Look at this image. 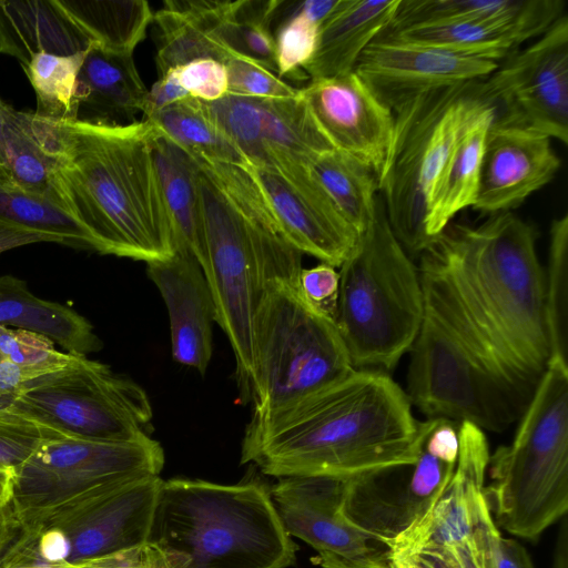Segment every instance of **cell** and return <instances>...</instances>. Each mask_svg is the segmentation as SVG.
Wrapping results in <instances>:
<instances>
[{"label": "cell", "instance_id": "6da1fadb", "mask_svg": "<svg viewBox=\"0 0 568 568\" xmlns=\"http://www.w3.org/2000/svg\"><path fill=\"white\" fill-rule=\"evenodd\" d=\"M535 227L510 212L449 223L419 254L424 312L519 418L550 362Z\"/></svg>", "mask_w": 568, "mask_h": 568}, {"label": "cell", "instance_id": "7a4b0ae2", "mask_svg": "<svg viewBox=\"0 0 568 568\" xmlns=\"http://www.w3.org/2000/svg\"><path fill=\"white\" fill-rule=\"evenodd\" d=\"M436 418L418 420L388 373L354 368L245 427L241 462L277 478L346 479L413 465Z\"/></svg>", "mask_w": 568, "mask_h": 568}, {"label": "cell", "instance_id": "3957f363", "mask_svg": "<svg viewBox=\"0 0 568 568\" xmlns=\"http://www.w3.org/2000/svg\"><path fill=\"white\" fill-rule=\"evenodd\" d=\"M55 193L94 251L151 263L174 253L171 221L152 155V126L58 122Z\"/></svg>", "mask_w": 568, "mask_h": 568}, {"label": "cell", "instance_id": "277c9868", "mask_svg": "<svg viewBox=\"0 0 568 568\" xmlns=\"http://www.w3.org/2000/svg\"><path fill=\"white\" fill-rule=\"evenodd\" d=\"M195 160L204 239L201 267L215 322L233 349L241 397L248 403L255 312L272 282L300 276L303 254L284 237L243 164Z\"/></svg>", "mask_w": 568, "mask_h": 568}, {"label": "cell", "instance_id": "5b68a950", "mask_svg": "<svg viewBox=\"0 0 568 568\" xmlns=\"http://www.w3.org/2000/svg\"><path fill=\"white\" fill-rule=\"evenodd\" d=\"M297 549L266 485L174 478L159 486L141 546L74 568H287Z\"/></svg>", "mask_w": 568, "mask_h": 568}, {"label": "cell", "instance_id": "8992f818", "mask_svg": "<svg viewBox=\"0 0 568 568\" xmlns=\"http://www.w3.org/2000/svg\"><path fill=\"white\" fill-rule=\"evenodd\" d=\"M335 325L356 369L388 373L424 318L418 267L388 223L381 195L368 226L339 265Z\"/></svg>", "mask_w": 568, "mask_h": 568}, {"label": "cell", "instance_id": "52a82bcc", "mask_svg": "<svg viewBox=\"0 0 568 568\" xmlns=\"http://www.w3.org/2000/svg\"><path fill=\"white\" fill-rule=\"evenodd\" d=\"M508 445L489 457L496 525L537 541L568 509V365L550 361Z\"/></svg>", "mask_w": 568, "mask_h": 568}, {"label": "cell", "instance_id": "ba28073f", "mask_svg": "<svg viewBox=\"0 0 568 568\" xmlns=\"http://www.w3.org/2000/svg\"><path fill=\"white\" fill-rule=\"evenodd\" d=\"M493 106L484 80H477L427 91L393 112L378 192L390 229L409 256L432 243L426 232L429 201L457 139Z\"/></svg>", "mask_w": 568, "mask_h": 568}, {"label": "cell", "instance_id": "9c48e42d", "mask_svg": "<svg viewBox=\"0 0 568 568\" xmlns=\"http://www.w3.org/2000/svg\"><path fill=\"white\" fill-rule=\"evenodd\" d=\"M298 277L272 282L252 328L254 413L304 397L354 369L332 317L302 294Z\"/></svg>", "mask_w": 568, "mask_h": 568}, {"label": "cell", "instance_id": "30bf717a", "mask_svg": "<svg viewBox=\"0 0 568 568\" xmlns=\"http://www.w3.org/2000/svg\"><path fill=\"white\" fill-rule=\"evenodd\" d=\"M450 478L426 510L387 542V568H495L500 538L485 496L489 445L478 426L462 422Z\"/></svg>", "mask_w": 568, "mask_h": 568}, {"label": "cell", "instance_id": "8fae6325", "mask_svg": "<svg viewBox=\"0 0 568 568\" xmlns=\"http://www.w3.org/2000/svg\"><path fill=\"white\" fill-rule=\"evenodd\" d=\"M8 409L51 433L92 442L135 440L150 435L152 422L141 386L77 355L63 368L24 383Z\"/></svg>", "mask_w": 568, "mask_h": 568}, {"label": "cell", "instance_id": "7c38bea8", "mask_svg": "<svg viewBox=\"0 0 568 568\" xmlns=\"http://www.w3.org/2000/svg\"><path fill=\"white\" fill-rule=\"evenodd\" d=\"M163 448L150 435L92 442L51 433L14 473L11 510L20 529L41 517L122 484L159 476Z\"/></svg>", "mask_w": 568, "mask_h": 568}, {"label": "cell", "instance_id": "4fadbf2b", "mask_svg": "<svg viewBox=\"0 0 568 568\" xmlns=\"http://www.w3.org/2000/svg\"><path fill=\"white\" fill-rule=\"evenodd\" d=\"M460 423L436 418L415 464L344 479L342 510L386 546L430 505L456 467Z\"/></svg>", "mask_w": 568, "mask_h": 568}, {"label": "cell", "instance_id": "5bb4252c", "mask_svg": "<svg viewBox=\"0 0 568 568\" xmlns=\"http://www.w3.org/2000/svg\"><path fill=\"white\" fill-rule=\"evenodd\" d=\"M486 79L497 106L495 120L568 141V17L523 50H516Z\"/></svg>", "mask_w": 568, "mask_h": 568}, {"label": "cell", "instance_id": "9a60e30c", "mask_svg": "<svg viewBox=\"0 0 568 568\" xmlns=\"http://www.w3.org/2000/svg\"><path fill=\"white\" fill-rule=\"evenodd\" d=\"M270 493L286 532L308 544L322 568H387L388 547L342 510L344 479L284 477Z\"/></svg>", "mask_w": 568, "mask_h": 568}, {"label": "cell", "instance_id": "2e32d148", "mask_svg": "<svg viewBox=\"0 0 568 568\" xmlns=\"http://www.w3.org/2000/svg\"><path fill=\"white\" fill-rule=\"evenodd\" d=\"M209 116L245 160L274 170L287 163L311 165L334 149L313 118L301 89L292 98L256 99L226 93L203 102Z\"/></svg>", "mask_w": 568, "mask_h": 568}, {"label": "cell", "instance_id": "e0dca14e", "mask_svg": "<svg viewBox=\"0 0 568 568\" xmlns=\"http://www.w3.org/2000/svg\"><path fill=\"white\" fill-rule=\"evenodd\" d=\"M162 479L149 476L84 498L21 529L55 528L63 537L64 568L122 552L143 544Z\"/></svg>", "mask_w": 568, "mask_h": 568}, {"label": "cell", "instance_id": "ac0fdd59", "mask_svg": "<svg viewBox=\"0 0 568 568\" xmlns=\"http://www.w3.org/2000/svg\"><path fill=\"white\" fill-rule=\"evenodd\" d=\"M284 237L302 254L339 267L358 239L311 165L288 163L276 170L243 164Z\"/></svg>", "mask_w": 568, "mask_h": 568}, {"label": "cell", "instance_id": "d6986e66", "mask_svg": "<svg viewBox=\"0 0 568 568\" xmlns=\"http://www.w3.org/2000/svg\"><path fill=\"white\" fill-rule=\"evenodd\" d=\"M497 67L495 61L379 34L364 50L354 71L373 94L394 112L427 91L484 80Z\"/></svg>", "mask_w": 568, "mask_h": 568}, {"label": "cell", "instance_id": "ffe728a7", "mask_svg": "<svg viewBox=\"0 0 568 568\" xmlns=\"http://www.w3.org/2000/svg\"><path fill=\"white\" fill-rule=\"evenodd\" d=\"M301 93L334 149L368 165L378 179L393 136V112L355 71L311 80Z\"/></svg>", "mask_w": 568, "mask_h": 568}, {"label": "cell", "instance_id": "44dd1931", "mask_svg": "<svg viewBox=\"0 0 568 568\" xmlns=\"http://www.w3.org/2000/svg\"><path fill=\"white\" fill-rule=\"evenodd\" d=\"M560 165L549 136L494 119L471 207L489 215L510 212L551 182Z\"/></svg>", "mask_w": 568, "mask_h": 568}, {"label": "cell", "instance_id": "7402d4cb", "mask_svg": "<svg viewBox=\"0 0 568 568\" xmlns=\"http://www.w3.org/2000/svg\"><path fill=\"white\" fill-rule=\"evenodd\" d=\"M146 274L168 308L172 357L204 375L212 357L216 315L199 261L186 251L175 250L165 260L146 263Z\"/></svg>", "mask_w": 568, "mask_h": 568}, {"label": "cell", "instance_id": "603a6c76", "mask_svg": "<svg viewBox=\"0 0 568 568\" xmlns=\"http://www.w3.org/2000/svg\"><path fill=\"white\" fill-rule=\"evenodd\" d=\"M148 95L133 54L91 43L77 79V120L126 124L143 112Z\"/></svg>", "mask_w": 568, "mask_h": 568}, {"label": "cell", "instance_id": "cb8c5ba5", "mask_svg": "<svg viewBox=\"0 0 568 568\" xmlns=\"http://www.w3.org/2000/svg\"><path fill=\"white\" fill-rule=\"evenodd\" d=\"M399 1L338 0L303 68L306 77L317 80L353 72L364 50L392 23Z\"/></svg>", "mask_w": 568, "mask_h": 568}, {"label": "cell", "instance_id": "d4e9b609", "mask_svg": "<svg viewBox=\"0 0 568 568\" xmlns=\"http://www.w3.org/2000/svg\"><path fill=\"white\" fill-rule=\"evenodd\" d=\"M233 1L168 0L153 13L156 24L158 77L190 61L212 58L225 62L232 53L217 36Z\"/></svg>", "mask_w": 568, "mask_h": 568}, {"label": "cell", "instance_id": "484cf974", "mask_svg": "<svg viewBox=\"0 0 568 568\" xmlns=\"http://www.w3.org/2000/svg\"><path fill=\"white\" fill-rule=\"evenodd\" d=\"M564 8L561 0H400L387 29L483 20L513 28L526 42L546 32Z\"/></svg>", "mask_w": 568, "mask_h": 568}, {"label": "cell", "instance_id": "4316f807", "mask_svg": "<svg viewBox=\"0 0 568 568\" xmlns=\"http://www.w3.org/2000/svg\"><path fill=\"white\" fill-rule=\"evenodd\" d=\"M90 44L57 0H0V52L21 65L39 53L71 55Z\"/></svg>", "mask_w": 568, "mask_h": 568}, {"label": "cell", "instance_id": "83f0119b", "mask_svg": "<svg viewBox=\"0 0 568 568\" xmlns=\"http://www.w3.org/2000/svg\"><path fill=\"white\" fill-rule=\"evenodd\" d=\"M4 162L0 176L30 193L58 204L55 173L59 155L58 122L18 111L7 103L3 114Z\"/></svg>", "mask_w": 568, "mask_h": 568}, {"label": "cell", "instance_id": "f1b7e54d", "mask_svg": "<svg viewBox=\"0 0 568 568\" xmlns=\"http://www.w3.org/2000/svg\"><path fill=\"white\" fill-rule=\"evenodd\" d=\"M0 325L45 336L77 356L102 348L88 320L69 306L39 298L12 275L0 276Z\"/></svg>", "mask_w": 568, "mask_h": 568}, {"label": "cell", "instance_id": "f546056e", "mask_svg": "<svg viewBox=\"0 0 568 568\" xmlns=\"http://www.w3.org/2000/svg\"><path fill=\"white\" fill-rule=\"evenodd\" d=\"M151 145L171 221L174 250L191 253L201 265L204 258V239L199 205L197 162L154 128Z\"/></svg>", "mask_w": 568, "mask_h": 568}, {"label": "cell", "instance_id": "4dcf8cb0", "mask_svg": "<svg viewBox=\"0 0 568 568\" xmlns=\"http://www.w3.org/2000/svg\"><path fill=\"white\" fill-rule=\"evenodd\" d=\"M496 113V106L488 109L457 139L429 201L426 232L432 242L457 213L473 206L486 136Z\"/></svg>", "mask_w": 568, "mask_h": 568}, {"label": "cell", "instance_id": "1f68e13d", "mask_svg": "<svg viewBox=\"0 0 568 568\" xmlns=\"http://www.w3.org/2000/svg\"><path fill=\"white\" fill-rule=\"evenodd\" d=\"M381 34L497 63L524 43L519 33L513 28L483 20L447 21L386 29Z\"/></svg>", "mask_w": 568, "mask_h": 568}, {"label": "cell", "instance_id": "d6a6232c", "mask_svg": "<svg viewBox=\"0 0 568 568\" xmlns=\"http://www.w3.org/2000/svg\"><path fill=\"white\" fill-rule=\"evenodd\" d=\"M83 36L99 47L133 54L153 12L144 0H57Z\"/></svg>", "mask_w": 568, "mask_h": 568}, {"label": "cell", "instance_id": "836d02e7", "mask_svg": "<svg viewBox=\"0 0 568 568\" xmlns=\"http://www.w3.org/2000/svg\"><path fill=\"white\" fill-rule=\"evenodd\" d=\"M311 169L343 216L361 234L373 220L379 196L374 171L336 149L314 159Z\"/></svg>", "mask_w": 568, "mask_h": 568}, {"label": "cell", "instance_id": "e575fe53", "mask_svg": "<svg viewBox=\"0 0 568 568\" xmlns=\"http://www.w3.org/2000/svg\"><path fill=\"white\" fill-rule=\"evenodd\" d=\"M142 120L194 158L245 164L243 156L209 116L200 100L187 98Z\"/></svg>", "mask_w": 568, "mask_h": 568}, {"label": "cell", "instance_id": "d590c367", "mask_svg": "<svg viewBox=\"0 0 568 568\" xmlns=\"http://www.w3.org/2000/svg\"><path fill=\"white\" fill-rule=\"evenodd\" d=\"M0 221L57 236L67 245L94 250L90 235L60 204L24 191L1 176Z\"/></svg>", "mask_w": 568, "mask_h": 568}, {"label": "cell", "instance_id": "8d00e7d4", "mask_svg": "<svg viewBox=\"0 0 568 568\" xmlns=\"http://www.w3.org/2000/svg\"><path fill=\"white\" fill-rule=\"evenodd\" d=\"M85 51L71 55L36 54L21 65L36 93L38 118L51 122L78 118L77 79Z\"/></svg>", "mask_w": 568, "mask_h": 568}, {"label": "cell", "instance_id": "74e56055", "mask_svg": "<svg viewBox=\"0 0 568 568\" xmlns=\"http://www.w3.org/2000/svg\"><path fill=\"white\" fill-rule=\"evenodd\" d=\"M281 1L235 0L217 28L219 38L232 53L254 60L275 73L272 26Z\"/></svg>", "mask_w": 568, "mask_h": 568}, {"label": "cell", "instance_id": "f35d334b", "mask_svg": "<svg viewBox=\"0 0 568 568\" xmlns=\"http://www.w3.org/2000/svg\"><path fill=\"white\" fill-rule=\"evenodd\" d=\"M545 270V310L550 361L568 365V213L554 219L549 229Z\"/></svg>", "mask_w": 568, "mask_h": 568}, {"label": "cell", "instance_id": "ab89813d", "mask_svg": "<svg viewBox=\"0 0 568 568\" xmlns=\"http://www.w3.org/2000/svg\"><path fill=\"white\" fill-rule=\"evenodd\" d=\"M273 31L276 73L280 78H307L303 68L312 59L321 24L306 11L303 1H281ZM275 21V20H274Z\"/></svg>", "mask_w": 568, "mask_h": 568}, {"label": "cell", "instance_id": "60d3db41", "mask_svg": "<svg viewBox=\"0 0 568 568\" xmlns=\"http://www.w3.org/2000/svg\"><path fill=\"white\" fill-rule=\"evenodd\" d=\"M0 355L9 363L49 374L67 366L73 358L70 353L54 348V343L37 333L0 325Z\"/></svg>", "mask_w": 568, "mask_h": 568}, {"label": "cell", "instance_id": "b9f144b4", "mask_svg": "<svg viewBox=\"0 0 568 568\" xmlns=\"http://www.w3.org/2000/svg\"><path fill=\"white\" fill-rule=\"evenodd\" d=\"M227 93L256 99L292 98L300 93L288 82L263 64L242 55H232L225 62Z\"/></svg>", "mask_w": 568, "mask_h": 568}, {"label": "cell", "instance_id": "7bdbcfd3", "mask_svg": "<svg viewBox=\"0 0 568 568\" xmlns=\"http://www.w3.org/2000/svg\"><path fill=\"white\" fill-rule=\"evenodd\" d=\"M50 434L34 422L10 409L0 410V470L14 473Z\"/></svg>", "mask_w": 568, "mask_h": 568}, {"label": "cell", "instance_id": "ee69618b", "mask_svg": "<svg viewBox=\"0 0 568 568\" xmlns=\"http://www.w3.org/2000/svg\"><path fill=\"white\" fill-rule=\"evenodd\" d=\"M173 69L190 98L214 102L227 93V72L224 62L204 58Z\"/></svg>", "mask_w": 568, "mask_h": 568}, {"label": "cell", "instance_id": "f6af8a7d", "mask_svg": "<svg viewBox=\"0 0 568 568\" xmlns=\"http://www.w3.org/2000/svg\"><path fill=\"white\" fill-rule=\"evenodd\" d=\"M298 285L303 296L314 307L334 320L339 287L336 267L320 263L310 268H302Z\"/></svg>", "mask_w": 568, "mask_h": 568}, {"label": "cell", "instance_id": "bcb514c9", "mask_svg": "<svg viewBox=\"0 0 568 568\" xmlns=\"http://www.w3.org/2000/svg\"><path fill=\"white\" fill-rule=\"evenodd\" d=\"M187 98L190 95L181 87L175 70L170 69L159 75L151 89H148L142 119H146L159 110Z\"/></svg>", "mask_w": 568, "mask_h": 568}, {"label": "cell", "instance_id": "7dc6e473", "mask_svg": "<svg viewBox=\"0 0 568 568\" xmlns=\"http://www.w3.org/2000/svg\"><path fill=\"white\" fill-rule=\"evenodd\" d=\"M40 242L64 244V242L57 236L33 232L0 221V253Z\"/></svg>", "mask_w": 568, "mask_h": 568}, {"label": "cell", "instance_id": "c3c4849f", "mask_svg": "<svg viewBox=\"0 0 568 568\" xmlns=\"http://www.w3.org/2000/svg\"><path fill=\"white\" fill-rule=\"evenodd\" d=\"M495 568H535L527 549L514 538L501 537L498 544Z\"/></svg>", "mask_w": 568, "mask_h": 568}, {"label": "cell", "instance_id": "681fc988", "mask_svg": "<svg viewBox=\"0 0 568 568\" xmlns=\"http://www.w3.org/2000/svg\"><path fill=\"white\" fill-rule=\"evenodd\" d=\"M41 376L38 373L16 366L0 355V393L16 394L24 383Z\"/></svg>", "mask_w": 568, "mask_h": 568}, {"label": "cell", "instance_id": "f907efd6", "mask_svg": "<svg viewBox=\"0 0 568 568\" xmlns=\"http://www.w3.org/2000/svg\"><path fill=\"white\" fill-rule=\"evenodd\" d=\"M20 534V525L11 508L0 515V561Z\"/></svg>", "mask_w": 568, "mask_h": 568}, {"label": "cell", "instance_id": "816d5d0a", "mask_svg": "<svg viewBox=\"0 0 568 568\" xmlns=\"http://www.w3.org/2000/svg\"><path fill=\"white\" fill-rule=\"evenodd\" d=\"M552 568H568V524L567 515L560 519L556 540Z\"/></svg>", "mask_w": 568, "mask_h": 568}, {"label": "cell", "instance_id": "f5cc1de1", "mask_svg": "<svg viewBox=\"0 0 568 568\" xmlns=\"http://www.w3.org/2000/svg\"><path fill=\"white\" fill-rule=\"evenodd\" d=\"M13 474L0 470V515L11 507Z\"/></svg>", "mask_w": 568, "mask_h": 568}, {"label": "cell", "instance_id": "db71d44e", "mask_svg": "<svg viewBox=\"0 0 568 568\" xmlns=\"http://www.w3.org/2000/svg\"><path fill=\"white\" fill-rule=\"evenodd\" d=\"M7 103L0 99V170L4 162L3 154V114Z\"/></svg>", "mask_w": 568, "mask_h": 568}, {"label": "cell", "instance_id": "11a10c76", "mask_svg": "<svg viewBox=\"0 0 568 568\" xmlns=\"http://www.w3.org/2000/svg\"><path fill=\"white\" fill-rule=\"evenodd\" d=\"M13 397H14L13 394H1L0 393V410L7 409L11 405Z\"/></svg>", "mask_w": 568, "mask_h": 568}, {"label": "cell", "instance_id": "9f6ffc18", "mask_svg": "<svg viewBox=\"0 0 568 568\" xmlns=\"http://www.w3.org/2000/svg\"><path fill=\"white\" fill-rule=\"evenodd\" d=\"M34 568H63V567H34Z\"/></svg>", "mask_w": 568, "mask_h": 568}]
</instances>
